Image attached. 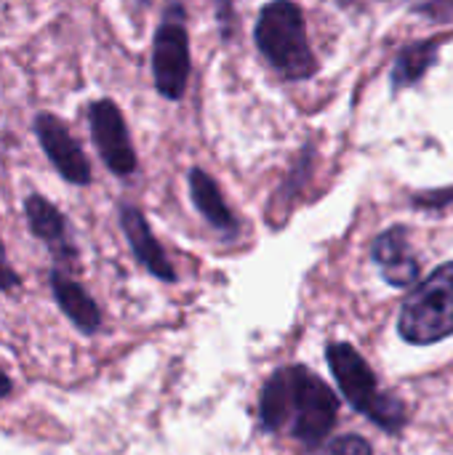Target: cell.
I'll return each mask as SVG.
<instances>
[{
	"label": "cell",
	"instance_id": "cell-3",
	"mask_svg": "<svg viewBox=\"0 0 453 455\" xmlns=\"http://www.w3.org/2000/svg\"><path fill=\"white\" fill-rule=\"evenodd\" d=\"M256 48L286 80H307L318 72V61L307 37L304 11L294 0H270L254 27Z\"/></svg>",
	"mask_w": 453,
	"mask_h": 455
},
{
	"label": "cell",
	"instance_id": "cell-14",
	"mask_svg": "<svg viewBox=\"0 0 453 455\" xmlns=\"http://www.w3.org/2000/svg\"><path fill=\"white\" fill-rule=\"evenodd\" d=\"M318 455H374V448L360 435H339L328 440Z\"/></svg>",
	"mask_w": 453,
	"mask_h": 455
},
{
	"label": "cell",
	"instance_id": "cell-6",
	"mask_svg": "<svg viewBox=\"0 0 453 455\" xmlns=\"http://www.w3.org/2000/svg\"><path fill=\"white\" fill-rule=\"evenodd\" d=\"M88 128L93 147L101 157V163L109 168V173L128 179L139 168V157L125 125V117L120 107L112 99H96L88 104Z\"/></svg>",
	"mask_w": 453,
	"mask_h": 455
},
{
	"label": "cell",
	"instance_id": "cell-18",
	"mask_svg": "<svg viewBox=\"0 0 453 455\" xmlns=\"http://www.w3.org/2000/svg\"><path fill=\"white\" fill-rule=\"evenodd\" d=\"M336 3H339V5H344V8H347V5H355V3H358V0H336Z\"/></svg>",
	"mask_w": 453,
	"mask_h": 455
},
{
	"label": "cell",
	"instance_id": "cell-1",
	"mask_svg": "<svg viewBox=\"0 0 453 455\" xmlns=\"http://www.w3.org/2000/svg\"><path fill=\"white\" fill-rule=\"evenodd\" d=\"M339 419V397L307 365L278 368L259 392V427L267 435H283L304 451L328 443Z\"/></svg>",
	"mask_w": 453,
	"mask_h": 455
},
{
	"label": "cell",
	"instance_id": "cell-5",
	"mask_svg": "<svg viewBox=\"0 0 453 455\" xmlns=\"http://www.w3.org/2000/svg\"><path fill=\"white\" fill-rule=\"evenodd\" d=\"M182 19L184 11L171 5L152 40V80L168 101H179L190 83V35Z\"/></svg>",
	"mask_w": 453,
	"mask_h": 455
},
{
	"label": "cell",
	"instance_id": "cell-11",
	"mask_svg": "<svg viewBox=\"0 0 453 455\" xmlns=\"http://www.w3.org/2000/svg\"><path fill=\"white\" fill-rule=\"evenodd\" d=\"M48 285H51V293L59 304V309L67 315V320L85 336L96 333L101 328V312H99V304L93 301V296L77 283L72 280L64 269H51L48 272Z\"/></svg>",
	"mask_w": 453,
	"mask_h": 455
},
{
	"label": "cell",
	"instance_id": "cell-15",
	"mask_svg": "<svg viewBox=\"0 0 453 455\" xmlns=\"http://www.w3.org/2000/svg\"><path fill=\"white\" fill-rule=\"evenodd\" d=\"M19 288H21V277L11 269L8 256H5V245H3V240H0V291L13 293V291H19Z\"/></svg>",
	"mask_w": 453,
	"mask_h": 455
},
{
	"label": "cell",
	"instance_id": "cell-10",
	"mask_svg": "<svg viewBox=\"0 0 453 455\" xmlns=\"http://www.w3.org/2000/svg\"><path fill=\"white\" fill-rule=\"evenodd\" d=\"M120 229L131 245V253L136 256V261L158 280L163 283H176V272H174V264L168 261L166 251L160 248V243L155 240L144 213L131 205V203H123L120 205Z\"/></svg>",
	"mask_w": 453,
	"mask_h": 455
},
{
	"label": "cell",
	"instance_id": "cell-13",
	"mask_svg": "<svg viewBox=\"0 0 453 455\" xmlns=\"http://www.w3.org/2000/svg\"><path fill=\"white\" fill-rule=\"evenodd\" d=\"M446 37H427V40H419V43H411L406 45L395 64H392V72H390V83H392V91H403V88H411L417 85L427 72L430 67L438 61V51L443 45Z\"/></svg>",
	"mask_w": 453,
	"mask_h": 455
},
{
	"label": "cell",
	"instance_id": "cell-16",
	"mask_svg": "<svg viewBox=\"0 0 453 455\" xmlns=\"http://www.w3.org/2000/svg\"><path fill=\"white\" fill-rule=\"evenodd\" d=\"M232 5L235 0H216V11H219V21L227 27L232 21Z\"/></svg>",
	"mask_w": 453,
	"mask_h": 455
},
{
	"label": "cell",
	"instance_id": "cell-12",
	"mask_svg": "<svg viewBox=\"0 0 453 455\" xmlns=\"http://www.w3.org/2000/svg\"><path fill=\"white\" fill-rule=\"evenodd\" d=\"M190 197L198 208V213L216 229V232H224V235H235L238 232V219L235 213L230 211L219 184L203 171V168H190Z\"/></svg>",
	"mask_w": 453,
	"mask_h": 455
},
{
	"label": "cell",
	"instance_id": "cell-9",
	"mask_svg": "<svg viewBox=\"0 0 453 455\" xmlns=\"http://www.w3.org/2000/svg\"><path fill=\"white\" fill-rule=\"evenodd\" d=\"M24 216H27L29 232L40 243H45V248L51 251V256L56 259V264L72 267L77 261V248L72 245L67 216L48 197H43L37 192L27 195V200H24Z\"/></svg>",
	"mask_w": 453,
	"mask_h": 455
},
{
	"label": "cell",
	"instance_id": "cell-7",
	"mask_svg": "<svg viewBox=\"0 0 453 455\" xmlns=\"http://www.w3.org/2000/svg\"><path fill=\"white\" fill-rule=\"evenodd\" d=\"M32 131L48 157V163L56 168V173L75 187L91 184V163L80 147V141L72 136L69 125L53 115V112H37L32 120Z\"/></svg>",
	"mask_w": 453,
	"mask_h": 455
},
{
	"label": "cell",
	"instance_id": "cell-4",
	"mask_svg": "<svg viewBox=\"0 0 453 455\" xmlns=\"http://www.w3.org/2000/svg\"><path fill=\"white\" fill-rule=\"evenodd\" d=\"M398 333L414 347L441 344L453 336V261L441 264L414 285L400 307Z\"/></svg>",
	"mask_w": 453,
	"mask_h": 455
},
{
	"label": "cell",
	"instance_id": "cell-17",
	"mask_svg": "<svg viewBox=\"0 0 453 455\" xmlns=\"http://www.w3.org/2000/svg\"><path fill=\"white\" fill-rule=\"evenodd\" d=\"M11 392H13V384H11V379L0 371V400H3V397H8Z\"/></svg>",
	"mask_w": 453,
	"mask_h": 455
},
{
	"label": "cell",
	"instance_id": "cell-8",
	"mask_svg": "<svg viewBox=\"0 0 453 455\" xmlns=\"http://www.w3.org/2000/svg\"><path fill=\"white\" fill-rule=\"evenodd\" d=\"M371 261L379 267V275L392 288L411 291L422 283V267L411 248V237L406 227H390L371 243Z\"/></svg>",
	"mask_w": 453,
	"mask_h": 455
},
{
	"label": "cell",
	"instance_id": "cell-2",
	"mask_svg": "<svg viewBox=\"0 0 453 455\" xmlns=\"http://www.w3.org/2000/svg\"><path fill=\"white\" fill-rule=\"evenodd\" d=\"M326 360H328V368H331L347 405L355 413L366 416L382 432L400 437V432L409 424L406 403L400 397L379 389V379L371 371V365L366 363V357L347 341H331L326 349Z\"/></svg>",
	"mask_w": 453,
	"mask_h": 455
},
{
	"label": "cell",
	"instance_id": "cell-19",
	"mask_svg": "<svg viewBox=\"0 0 453 455\" xmlns=\"http://www.w3.org/2000/svg\"><path fill=\"white\" fill-rule=\"evenodd\" d=\"M139 3H142V5H150V3H152V0H139Z\"/></svg>",
	"mask_w": 453,
	"mask_h": 455
}]
</instances>
